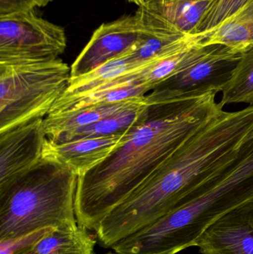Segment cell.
Instances as JSON below:
<instances>
[{
    "label": "cell",
    "mask_w": 253,
    "mask_h": 254,
    "mask_svg": "<svg viewBox=\"0 0 253 254\" xmlns=\"http://www.w3.org/2000/svg\"><path fill=\"white\" fill-rule=\"evenodd\" d=\"M215 92L175 100L147 94L150 104L127 141L78 177L76 218L96 231L101 221L135 190L187 138L223 111Z\"/></svg>",
    "instance_id": "1"
},
{
    "label": "cell",
    "mask_w": 253,
    "mask_h": 254,
    "mask_svg": "<svg viewBox=\"0 0 253 254\" xmlns=\"http://www.w3.org/2000/svg\"><path fill=\"white\" fill-rule=\"evenodd\" d=\"M253 131V106L239 111L223 110L101 221L96 231L101 246L111 248L167 214L192 191L233 163Z\"/></svg>",
    "instance_id": "2"
},
{
    "label": "cell",
    "mask_w": 253,
    "mask_h": 254,
    "mask_svg": "<svg viewBox=\"0 0 253 254\" xmlns=\"http://www.w3.org/2000/svg\"><path fill=\"white\" fill-rule=\"evenodd\" d=\"M253 201V134L233 163L189 193L155 222L117 242L116 254H176L230 210Z\"/></svg>",
    "instance_id": "3"
},
{
    "label": "cell",
    "mask_w": 253,
    "mask_h": 254,
    "mask_svg": "<svg viewBox=\"0 0 253 254\" xmlns=\"http://www.w3.org/2000/svg\"><path fill=\"white\" fill-rule=\"evenodd\" d=\"M77 181L68 167L43 158L0 194V242L78 224L74 207Z\"/></svg>",
    "instance_id": "4"
},
{
    "label": "cell",
    "mask_w": 253,
    "mask_h": 254,
    "mask_svg": "<svg viewBox=\"0 0 253 254\" xmlns=\"http://www.w3.org/2000/svg\"><path fill=\"white\" fill-rule=\"evenodd\" d=\"M70 78L71 68L59 58L0 64V133L49 116Z\"/></svg>",
    "instance_id": "5"
},
{
    "label": "cell",
    "mask_w": 253,
    "mask_h": 254,
    "mask_svg": "<svg viewBox=\"0 0 253 254\" xmlns=\"http://www.w3.org/2000/svg\"><path fill=\"white\" fill-rule=\"evenodd\" d=\"M66 46L63 28L37 16L34 10L0 15V64L53 61Z\"/></svg>",
    "instance_id": "6"
},
{
    "label": "cell",
    "mask_w": 253,
    "mask_h": 254,
    "mask_svg": "<svg viewBox=\"0 0 253 254\" xmlns=\"http://www.w3.org/2000/svg\"><path fill=\"white\" fill-rule=\"evenodd\" d=\"M241 55L223 45L204 46L197 58L151 92L167 101L222 92Z\"/></svg>",
    "instance_id": "7"
},
{
    "label": "cell",
    "mask_w": 253,
    "mask_h": 254,
    "mask_svg": "<svg viewBox=\"0 0 253 254\" xmlns=\"http://www.w3.org/2000/svg\"><path fill=\"white\" fill-rule=\"evenodd\" d=\"M141 40L136 14L101 25L71 67V78L80 77L108 61L135 52Z\"/></svg>",
    "instance_id": "8"
},
{
    "label": "cell",
    "mask_w": 253,
    "mask_h": 254,
    "mask_svg": "<svg viewBox=\"0 0 253 254\" xmlns=\"http://www.w3.org/2000/svg\"><path fill=\"white\" fill-rule=\"evenodd\" d=\"M46 139L44 119L0 133V194L42 161Z\"/></svg>",
    "instance_id": "9"
},
{
    "label": "cell",
    "mask_w": 253,
    "mask_h": 254,
    "mask_svg": "<svg viewBox=\"0 0 253 254\" xmlns=\"http://www.w3.org/2000/svg\"><path fill=\"white\" fill-rule=\"evenodd\" d=\"M195 246L202 254H253V201L233 209L213 222Z\"/></svg>",
    "instance_id": "10"
},
{
    "label": "cell",
    "mask_w": 253,
    "mask_h": 254,
    "mask_svg": "<svg viewBox=\"0 0 253 254\" xmlns=\"http://www.w3.org/2000/svg\"><path fill=\"white\" fill-rule=\"evenodd\" d=\"M135 127L119 134L86 137L64 143H55L47 138L43 158L62 164L80 177L105 161L117 148L123 146Z\"/></svg>",
    "instance_id": "11"
},
{
    "label": "cell",
    "mask_w": 253,
    "mask_h": 254,
    "mask_svg": "<svg viewBox=\"0 0 253 254\" xmlns=\"http://www.w3.org/2000/svg\"><path fill=\"white\" fill-rule=\"evenodd\" d=\"M145 65L99 86L93 90L80 95H62L52 107L48 116L71 114L94 106L120 102L137 97L145 96L152 92L140 80V74Z\"/></svg>",
    "instance_id": "12"
},
{
    "label": "cell",
    "mask_w": 253,
    "mask_h": 254,
    "mask_svg": "<svg viewBox=\"0 0 253 254\" xmlns=\"http://www.w3.org/2000/svg\"><path fill=\"white\" fill-rule=\"evenodd\" d=\"M135 14L141 28V42L132 54L137 62L150 61L176 47L190 35L169 21L160 7H141Z\"/></svg>",
    "instance_id": "13"
},
{
    "label": "cell",
    "mask_w": 253,
    "mask_h": 254,
    "mask_svg": "<svg viewBox=\"0 0 253 254\" xmlns=\"http://www.w3.org/2000/svg\"><path fill=\"white\" fill-rule=\"evenodd\" d=\"M203 37L202 46L223 45L234 53L242 54L253 48V0L242 7Z\"/></svg>",
    "instance_id": "14"
},
{
    "label": "cell",
    "mask_w": 253,
    "mask_h": 254,
    "mask_svg": "<svg viewBox=\"0 0 253 254\" xmlns=\"http://www.w3.org/2000/svg\"><path fill=\"white\" fill-rule=\"evenodd\" d=\"M95 236L78 224L49 228L32 245L35 254H94Z\"/></svg>",
    "instance_id": "15"
},
{
    "label": "cell",
    "mask_w": 253,
    "mask_h": 254,
    "mask_svg": "<svg viewBox=\"0 0 253 254\" xmlns=\"http://www.w3.org/2000/svg\"><path fill=\"white\" fill-rule=\"evenodd\" d=\"M144 97H137L120 102L94 106L71 114L46 116L44 119V125L47 138L52 140L62 133L78 129L101 122L134 105Z\"/></svg>",
    "instance_id": "16"
},
{
    "label": "cell",
    "mask_w": 253,
    "mask_h": 254,
    "mask_svg": "<svg viewBox=\"0 0 253 254\" xmlns=\"http://www.w3.org/2000/svg\"><path fill=\"white\" fill-rule=\"evenodd\" d=\"M149 104L150 101L146 95L136 104L110 117L89 126L62 133L50 140L55 143H64L86 137H102L123 132L140 122Z\"/></svg>",
    "instance_id": "17"
},
{
    "label": "cell",
    "mask_w": 253,
    "mask_h": 254,
    "mask_svg": "<svg viewBox=\"0 0 253 254\" xmlns=\"http://www.w3.org/2000/svg\"><path fill=\"white\" fill-rule=\"evenodd\" d=\"M134 52H129L104 64L91 72L74 78H70L64 95H80L93 90L114 79L147 64L137 62L132 58Z\"/></svg>",
    "instance_id": "18"
},
{
    "label": "cell",
    "mask_w": 253,
    "mask_h": 254,
    "mask_svg": "<svg viewBox=\"0 0 253 254\" xmlns=\"http://www.w3.org/2000/svg\"><path fill=\"white\" fill-rule=\"evenodd\" d=\"M220 103L223 107L239 103L253 106V48L241 55Z\"/></svg>",
    "instance_id": "19"
},
{
    "label": "cell",
    "mask_w": 253,
    "mask_h": 254,
    "mask_svg": "<svg viewBox=\"0 0 253 254\" xmlns=\"http://www.w3.org/2000/svg\"><path fill=\"white\" fill-rule=\"evenodd\" d=\"M213 0H176L161 7L163 14L186 34H194Z\"/></svg>",
    "instance_id": "20"
},
{
    "label": "cell",
    "mask_w": 253,
    "mask_h": 254,
    "mask_svg": "<svg viewBox=\"0 0 253 254\" xmlns=\"http://www.w3.org/2000/svg\"><path fill=\"white\" fill-rule=\"evenodd\" d=\"M248 0H213L194 34H204L218 26L242 7Z\"/></svg>",
    "instance_id": "21"
},
{
    "label": "cell",
    "mask_w": 253,
    "mask_h": 254,
    "mask_svg": "<svg viewBox=\"0 0 253 254\" xmlns=\"http://www.w3.org/2000/svg\"><path fill=\"white\" fill-rule=\"evenodd\" d=\"M48 229L49 228L41 230L22 238L0 242V254H35L32 249L33 243Z\"/></svg>",
    "instance_id": "22"
},
{
    "label": "cell",
    "mask_w": 253,
    "mask_h": 254,
    "mask_svg": "<svg viewBox=\"0 0 253 254\" xmlns=\"http://www.w3.org/2000/svg\"><path fill=\"white\" fill-rule=\"evenodd\" d=\"M53 0H0V15L34 10L45 7Z\"/></svg>",
    "instance_id": "23"
},
{
    "label": "cell",
    "mask_w": 253,
    "mask_h": 254,
    "mask_svg": "<svg viewBox=\"0 0 253 254\" xmlns=\"http://www.w3.org/2000/svg\"><path fill=\"white\" fill-rule=\"evenodd\" d=\"M138 7H160V0H128Z\"/></svg>",
    "instance_id": "24"
},
{
    "label": "cell",
    "mask_w": 253,
    "mask_h": 254,
    "mask_svg": "<svg viewBox=\"0 0 253 254\" xmlns=\"http://www.w3.org/2000/svg\"><path fill=\"white\" fill-rule=\"evenodd\" d=\"M175 1H176V0H160V7H163V6L166 5V4Z\"/></svg>",
    "instance_id": "25"
},
{
    "label": "cell",
    "mask_w": 253,
    "mask_h": 254,
    "mask_svg": "<svg viewBox=\"0 0 253 254\" xmlns=\"http://www.w3.org/2000/svg\"><path fill=\"white\" fill-rule=\"evenodd\" d=\"M113 254L111 253V252H109V253H107V254Z\"/></svg>",
    "instance_id": "26"
}]
</instances>
